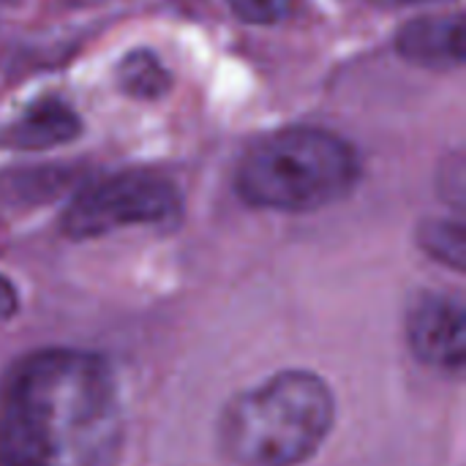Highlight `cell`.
<instances>
[{
	"label": "cell",
	"mask_w": 466,
	"mask_h": 466,
	"mask_svg": "<svg viewBox=\"0 0 466 466\" xmlns=\"http://www.w3.org/2000/svg\"><path fill=\"white\" fill-rule=\"evenodd\" d=\"M123 404L109 363L82 350H41L0 385V466H120Z\"/></svg>",
	"instance_id": "1"
},
{
	"label": "cell",
	"mask_w": 466,
	"mask_h": 466,
	"mask_svg": "<svg viewBox=\"0 0 466 466\" xmlns=\"http://www.w3.org/2000/svg\"><path fill=\"white\" fill-rule=\"evenodd\" d=\"M336 401L311 371H284L235 396L218 423L221 448L238 466H298L333 429Z\"/></svg>",
	"instance_id": "2"
},
{
	"label": "cell",
	"mask_w": 466,
	"mask_h": 466,
	"mask_svg": "<svg viewBox=\"0 0 466 466\" xmlns=\"http://www.w3.org/2000/svg\"><path fill=\"white\" fill-rule=\"evenodd\" d=\"M358 177L350 142L325 128H284L246 150L235 186L251 208L311 213L344 199Z\"/></svg>",
	"instance_id": "3"
},
{
	"label": "cell",
	"mask_w": 466,
	"mask_h": 466,
	"mask_svg": "<svg viewBox=\"0 0 466 466\" xmlns=\"http://www.w3.org/2000/svg\"><path fill=\"white\" fill-rule=\"evenodd\" d=\"M183 202L172 180L153 172H120L85 188L63 213V232L90 240L123 227H172Z\"/></svg>",
	"instance_id": "4"
},
{
	"label": "cell",
	"mask_w": 466,
	"mask_h": 466,
	"mask_svg": "<svg viewBox=\"0 0 466 466\" xmlns=\"http://www.w3.org/2000/svg\"><path fill=\"white\" fill-rule=\"evenodd\" d=\"M415 358L442 371H459L466 358L464 306L442 292H423L407 317Z\"/></svg>",
	"instance_id": "5"
},
{
	"label": "cell",
	"mask_w": 466,
	"mask_h": 466,
	"mask_svg": "<svg viewBox=\"0 0 466 466\" xmlns=\"http://www.w3.org/2000/svg\"><path fill=\"white\" fill-rule=\"evenodd\" d=\"M464 19L461 16H420L407 22L396 35V49L404 60L426 68H459L464 63Z\"/></svg>",
	"instance_id": "6"
},
{
	"label": "cell",
	"mask_w": 466,
	"mask_h": 466,
	"mask_svg": "<svg viewBox=\"0 0 466 466\" xmlns=\"http://www.w3.org/2000/svg\"><path fill=\"white\" fill-rule=\"evenodd\" d=\"M79 128L82 123L76 112L68 104L49 98L33 104L14 126H8L5 142L19 150H46L76 139Z\"/></svg>",
	"instance_id": "7"
},
{
	"label": "cell",
	"mask_w": 466,
	"mask_h": 466,
	"mask_svg": "<svg viewBox=\"0 0 466 466\" xmlns=\"http://www.w3.org/2000/svg\"><path fill=\"white\" fill-rule=\"evenodd\" d=\"M117 76H120V87L128 96L145 98V101L164 96L169 90V85H172L169 71L147 49H137V52L126 55L123 63H120V74Z\"/></svg>",
	"instance_id": "8"
},
{
	"label": "cell",
	"mask_w": 466,
	"mask_h": 466,
	"mask_svg": "<svg viewBox=\"0 0 466 466\" xmlns=\"http://www.w3.org/2000/svg\"><path fill=\"white\" fill-rule=\"evenodd\" d=\"M420 246L440 262L451 265L453 270H464L466 240L464 227L459 221H426L420 227Z\"/></svg>",
	"instance_id": "9"
},
{
	"label": "cell",
	"mask_w": 466,
	"mask_h": 466,
	"mask_svg": "<svg viewBox=\"0 0 466 466\" xmlns=\"http://www.w3.org/2000/svg\"><path fill=\"white\" fill-rule=\"evenodd\" d=\"M227 5L248 25H276L289 14L292 0H227Z\"/></svg>",
	"instance_id": "10"
},
{
	"label": "cell",
	"mask_w": 466,
	"mask_h": 466,
	"mask_svg": "<svg viewBox=\"0 0 466 466\" xmlns=\"http://www.w3.org/2000/svg\"><path fill=\"white\" fill-rule=\"evenodd\" d=\"M14 311H16V292L11 287V281L0 276V325L8 322L14 317Z\"/></svg>",
	"instance_id": "11"
},
{
	"label": "cell",
	"mask_w": 466,
	"mask_h": 466,
	"mask_svg": "<svg viewBox=\"0 0 466 466\" xmlns=\"http://www.w3.org/2000/svg\"><path fill=\"white\" fill-rule=\"evenodd\" d=\"M380 8H407V5H420V3H431V0H371Z\"/></svg>",
	"instance_id": "12"
}]
</instances>
